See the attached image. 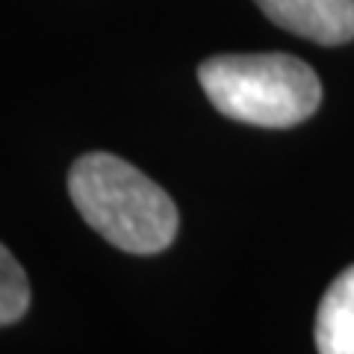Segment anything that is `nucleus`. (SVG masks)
I'll list each match as a JSON object with an SVG mask.
<instances>
[{"mask_svg": "<svg viewBox=\"0 0 354 354\" xmlns=\"http://www.w3.org/2000/svg\"><path fill=\"white\" fill-rule=\"evenodd\" d=\"M68 195L86 225L127 254H160L180 227L169 192L115 153H83L68 171Z\"/></svg>", "mask_w": 354, "mask_h": 354, "instance_id": "nucleus-1", "label": "nucleus"}, {"mask_svg": "<svg viewBox=\"0 0 354 354\" xmlns=\"http://www.w3.org/2000/svg\"><path fill=\"white\" fill-rule=\"evenodd\" d=\"M198 83L221 115L254 127H295L322 104V83L290 53H221L198 68Z\"/></svg>", "mask_w": 354, "mask_h": 354, "instance_id": "nucleus-2", "label": "nucleus"}, {"mask_svg": "<svg viewBox=\"0 0 354 354\" xmlns=\"http://www.w3.org/2000/svg\"><path fill=\"white\" fill-rule=\"evenodd\" d=\"M260 12L316 44H346L354 39V0H254Z\"/></svg>", "mask_w": 354, "mask_h": 354, "instance_id": "nucleus-3", "label": "nucleus"}, {"mask_svg": "<svg viewBox=\"0 0 354 354\" xmlns=\"http://www.w3.org/2000/svg\"><path fill=\"white\" fill-rule=\"evenodd\" d=\"M30 307V283L21 263L0 245V328L18 322Z\"/></svg>", "mask_w": 354, "mask_h": 354, "instance_id": "nucleus-5", "label": "nucleus"}, {"mask_svg": "<svg viewBox=\"0 0 354 354\" xmlns=\"http://www.w3.org/2000/svg\"><path fill=\"white\" fill-rule=\"evenodd\" d=\"M319 354H354V266L328 286L316 313Z\"/></svg>", "mask_w": 354, "mask_h": 354, "instance_id": "nucleus-4", "label": "nucleus"}]
</instances>
